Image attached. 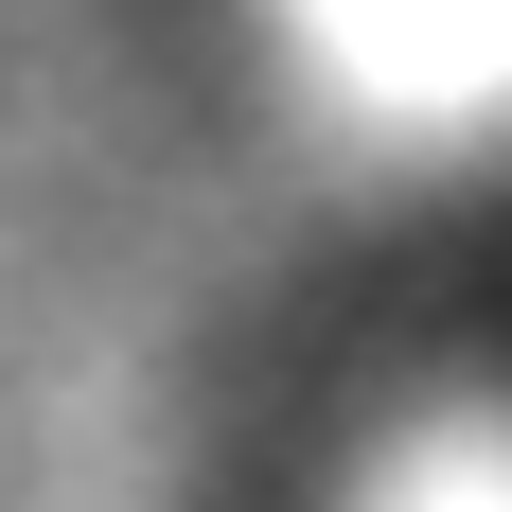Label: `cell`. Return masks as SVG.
<instances>
[{
  "label": "cell",
  "instance_id": "2",
  "mask_svg": "<svg viewBox=\"0 0 512 512\" xmlns=\"http://www.w3.org/2000/svg\"><path fill=\"white\" fill-rule=\"evenodd\" d=\"M389 512H512V442H442V460H407Z\"/></svg>",
  "mask_w": 512,
  "mask_h": 512
},
{
  "label": "cell",
  "instance_id": "1",
  "mask_svg": "<svg viewBox=\"0 0 512 512\" xmlns=\"http://www.w3.org/2000/svg\"><path fill=\"white\" fill-rule=\"evenodd\" d=\"M301 71L389 142H477L512 124V0H283Z\"/></svg>",
  "mask_w": 512,
  "mask_h": 512
}]
</instances>
